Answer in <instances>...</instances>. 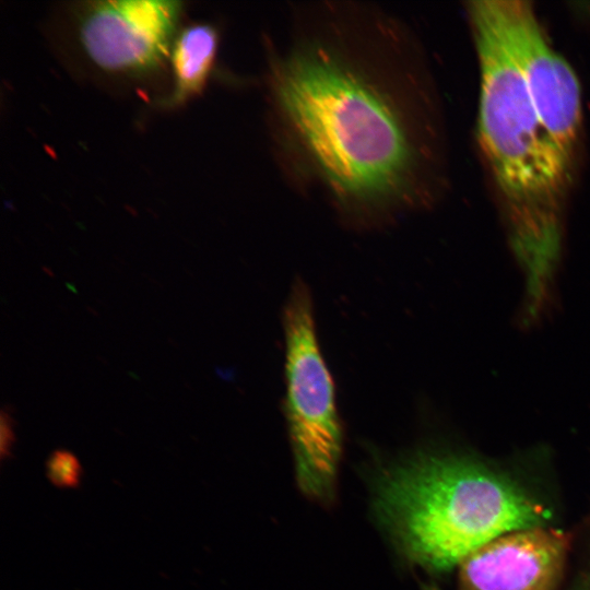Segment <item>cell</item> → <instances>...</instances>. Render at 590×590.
I'll return each instance as SVG.
<instances>
[{
  "label": "cell",
  "mask_w": 590,
  "mask_h": 590,
  "mask_svg": "<svg viewBox=\"0 0 590 590\" xmlns=\"http://www.w3.org/2000/svg\"><path fill=\"white\" fill-rule=\"evenodd\" d=\"M271 152L350 228L427 210L441 187L438 113L411 26L376 3H296L264 35Z\"/></svg>",
  "instance_id": "cell-1"
},
{
  "label": "cell",
  "mask_w": 590,
  "mask_h": 590,
  "mask_svg": "<svg viewBox=\"0 0 590 590\" xmlns=\"http://www.w3.org/2000/svg\"><path fill=\"white\" fill-rule=\"evenodd\" d=\"M467 11L480 64L479 142L510 244L527 267L548 270L559 252L571 179L539 122L496 0L470 1Z\"/></svg>",
  "instance_id": "cell-2"
},
{
  "label": "cell",
  "mask_w": 590,
  "mask_h": 590,
  "mask_svg": "<svg viewBox=\"0 0 590 590\" xmlns=\"http://www.w3.org/2000/svg\"><path fill=\"white\" fill-rule=\"evenodd\" d=\"M377 509L403 554L434 571L459 566L495 538L551 518L506 476L465 457L430 452L385 473Z\"/></svg>",
  "instance_id": "cell-3"
},
{
  "label": "cell",
  "mask_w": 590,
  "mask_h": 590,
  "mask_svg": "<svg viewBox=\"0 0 590 590\" xmlns=\"http://www.w3.org/2000/svg\"><path fill=\"white\" fill-rule=\"evenodd\" d=\"M286 394L284 411L297 481L309 495L331 493L342 451L334 384L316 333L310 292L294 282L283 311Z\"/></svg>",
  "instance_id": "cell-4"
},
{
  "label": "cell",
  "mask_w": 590,
  "mask_h": 590,
  "mask_svg": "<svg viewBox=\"0 0 590 590\" xmlns=\"http://www.w3.org/2000/svg\"><path fill=\"white\" fill-rule=\"evenodd\" d=\"M496 4L539 122L571 179L582 117L578 79L550 46L531 2L496 0Z\"/></svg>",
  "instance_id": "cell-5"
},
{
  "label": "cell",
  "mask_w": 590,
  "mask_h": 590,
  "mask_svg": "<svg viewBox=\"0 0 590 590\" xmlns=\"http://www.w3.org/2000/svg\"><path fill=\"white\" fill-rule=\"evenodd\" d=\"M182 10L180 1H84L74 9L79 43L101 70L148 75L170 57Z\"/></svg>",
  "instance_id": "cell-6"
},
{
  "label": "cell",
  "mask_w": 590,
  "mask_h": 590,
  "mask_svg": "<svg viewBox=\"0 0 590 590\" xmlns=\"http://www.w3.org/2000/svg\"><path fill=\"white\" fill-rule=\"evenodd\" d=\"M567 552V535L545 526L505 533L459 564L460 590H556Z\"/></svg>",
  "instance_id": "cell-7"
},
{
  "label": "cell",
  "mask_w": 590,
  "mask_h": 590,
  "mask_svg": "<svg viewBox=\"0 0 590 590\" xmlns=\"http://www.w3.org/2000/svg\"><path fill=\"white\" fill-rule=\"evenodd\" d=\"M219 39L217 28L210 23L191 24L178 32L169 57L174 85L162 105L176 107L201 93L214 64Z\"/></svg>",
  "instance_id": "cell-8"
},
{
  "label": "cell",
  "mask_w": 590,
  "mask_h": 590,
  "mask_svg": "<svg viewBox=\"0 0 590 590\" xmlns=\"http://www.w3.org/2000/svg\"><path fill=\"white\" fill-rule=\"evenodd\" d=\"M46 477L59 489H78L82 485L83 467L72 451L63 448L55 449L45 464Z\"/></svg>",
  "instance_id": "cell-9"
},
{
  "label": "cell",
  "mask_w": 590,
  "mask_h": 590,
  "mask_svg": "<svg viewBox=\"0 0 590 590\" xmlns=\"http://www.w3.org/2000/svg\"><path fill=\"white\" fill-rule=\"evenodd\" d=\"M14 444L15 432L13 418L9 412L2 411L0 420V456L2 461L12 456Z\"/></svg>",
  "instance_id": "cell-10"
},
{
  "label": "cell",
  "mask_w": 590,
  "mask_h": 590,
  "mask_svg": "<svg viewBox=\"0 0 590 590\" xmlns=\"http://www.w3.org/2000/svg\"><path fill=\"white\" fill-rule=\"evenodd\" d=\"M424 590H438V589H437V588H435V587H430V586H428V587H425V589H424ZM582 590H590V585H586V587H583V589H582Z\"/></svg>",
  "instance_id": "cell-11"
}]
</instances>
